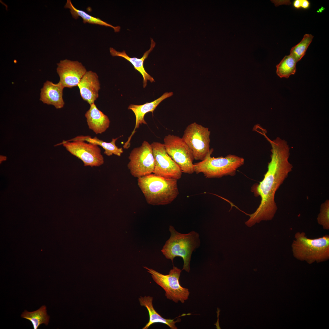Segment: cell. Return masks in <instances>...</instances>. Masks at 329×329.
<instances>
[{
    "label": "cell",
    "instance_id": "obj_19",
    "mask_svg": "<svg viewBox=\"0 0 329 329\" xmlns=\"http://www.w3.org/2000/svg\"><path fill=\"white\" fill-rule=\"evenodd\" d=\"M65 8L70 9L72 16L74 19H77L79 18V16L80 17L83 19V22L84 23H88L93 24L110 27L112 28L115 32H119L120 31V26L114 27L102 20L99 18L93 17L83 10L77 9L74 6L70 0H67L65 6Z\"/></svg>",
    "mask_w": 329,
    "mask_h": 329
},
{
    "label": "cell",
    "instance_id": "obj_22",
    "mask_svg": "<svg viewBox=\"0 0 329 329\" xmlns=\"http://www.w3.org/2000/svg\"><path fill=\"white\" fill-rule=\"evenodd\" d=\"M297 62L290 55L285 56L276 65V73L280 78H288L296 71Z\"/></svg>",
    "mask_w": 329,
    "mask_h": 329
},
{
    "label": "cell",
    "instance_id": "obj_23",
    "mask_svg": "<svg viewBox=\"0 0 329 329\" xmlns=\"http://www.w3.org/2000/svg\"><path fill=\"white\" fill-rule=\"evenodd\" d=\"M313 37V36L311 34H305L301 41L291 48L290 55L297 62L304 55Z\"/></svg>",
    "mask_w": 329,
    "mask_h": 329
},
{
    "label": "cell",
    "instance_id": "obj_20",
    "mask_svg": "<svg viewBox=\"0 0 329 329\" xmlns=\"http://www.w3.org/2000/svg\"><path fill=\"white\" fill-rule=\"evenodd\" d=\"M120 137L113 138L110 142H107L98 139L97 137L93 138L90 136H78L69 140H79L86 141L87 142L92 143L101 147L104 150V154L108 156H111L114 154L118 156H120L123 153L122 148H119L115 145V142Z\"/></svg>",
    "mask_w": 329,
    "mask_h": 329
},
{
    "label": "cell",
    "instance_id": "obj_4",
    "mask_svg": "<svg viewBox=\"0 0 329 329\" xmlns=\"http://www.w3.org/2000/svg\"><path fill=\"white\" fill-rule=\"evenodd\" d=\"M291 245L294 256L309 263L319 262L329 258V235L316 239L308 238L304 232H297Z\"/></svg>",
    "mask_w": 329,
    "mask_h": 329
},
{
    "label": "cell",
    "instance_id": "obj_9",
    "mask_svg": "<svg viewBox=\"0 0 329 329\" xmlns=\"http://www.w3.org/2000/svg\"><path fill=\"white\" fill-rule=\"evenodd\" d=\"M127 167L131 175L138 178L153 173L155 161L151 144L144 141L130 152Z\"/></svg>",
    "mask_w": 329,
    "mask_h": 329
},
{
    "label": "cell",
    "instance_id": "obj_8",
    "mask_svg": "<svg viewBox=\"0 0 329 329\" xmlns=\"http://www.w3.org/2000/svg\"><path fill=\"white\" fill-rule=\"evenodd\" d=\"M164 142L168 154L179 166L182 172L193 174L194 172L193 154L182 138L169 134L164 137Z\"/></svg>",
    "mask_w": 329,
    "mask_h": 329
},
{
    "label": "cell",
    "instance_id": "obj_13",
    "mask_svg": "<svg viewBox=\"0 0 329 329\" xmlns=\"http://www.w3.org/2000/svg\"><path fill=\"white\" fill-rule=\"evenodd\" d=\"M83 100L90 105L94 103L99 96L100 83L97 74L91 71H87L78 86Z\"/></svg>",
    "mask_w": 329,
    "mask_h": 329
},
{
    "label": "cell",
    "instance_id": "obj_1",
    "mask_svg": "<svg viewBox=\"0 0 329 329\" xmlns=\"http://www.w3.org/2000/svg\"><path fill=\"white\" fill-rule=\"evenodd\" d=\"M266 138L271 147V160L263 180L251 189L255 196H260L261 200L256 211L248 214L250 218L245 224L249 227L261 221L273 218L277 210L275 193L293 168L288 161L289 148L287 142L279 137L273 140L267 136Z\"/></svg>",
    "mask_w": 329,
    "mask_h": 329
},
{
    "label": "cell",
    "instance_id": "obj_15",
    "mask_svg": "<svg viewBox=\"0 0 329 329\" xmlns=\"http://www.w3.org/2000/svg\"><path fill=\"white\" fill-rule=\"evenodd\" d=\"M173 95L172 92H167L164 93L161 96L154 101L150 102H147L141 105L130 104L128 107V109L131 110L134 113L136 117V123L134 129L131 135L126 142L124 147H127L129 144L130 138L133 135L136 129L139 128L140 125L142 124H147L144 120L145 115L147 113L153 111L159 104L165 99L170 97Z\"/></svg>",
    "mask_w": 329,
    "mask_h": 329
},
{
    "label": "cell",
    "instance_id": "obj_21",
    "mask_svg": "<svg viewBox=\"0 0 329 329\" xmlns=\"http://www.w3.org/2000/svg\"><path fill=\"white\" fill-rule=\"evenodd\" d=\"M21 317L30 320L34 329L38 328L41 324L48 325L50 317L47 314L46 307L42 306L37 310L31 312L25 310L21 315Z\"/></svg>",
    "mask_w": 329,
    "mask_h": 329
},
{
    "label": "cell",
    "instance_id": "obj_17",
    "mask_svg": "<svg viewBox=\"0 0 329 329\" xmlns=\"http://www.w3.org/2000/svg\"><path fill=\"white\" fill-rule=\"evenodd\" d=\"M85 116L89 129L97 134L104 132L109 126L108 117L98 109L94 103L90 105Z\"/></svg>",
    "mask_w": 329,
    "mask_h": 329
},
{
    "label": "cell",
    "instance_id": "obj_18",
    "mask_svg": "<svg viewBox=\"0 0 329 329\" xmlns=\"http://www.w3.org/2000/svg\"><path fill=\"white\" fill-rule=\"evenodd\" d=\"M153 298L150 296H140L139 298L140 304L141 306L145 307L149 313V320L148 322L143 327V329H147L152 324L154 323H161L166 324L172 329H177L175 324L181 321V319L178 318L176 320L174 319H166L163 317L155 310L153 304Z\"/></svg>",
    "mask_w": 329,
    "mask_h": 329
},
{
    "label": "cell",
    "instance_id": "obj_14",
    "mask_svg": "<svg viewBox=\"0 0 329 329\" xmlns=\"http://www.w3.org/2000/svg\"><path fill=\"white\" fill-rule=\"evenodd\" d=\"M64 88L59 82L54 83L47 80L41 89L40 100L44 104L53 105L57 109L63 108L65 104L63 98Z\"/></svg>",
    "mask_w": 329,
    "mask_h": 329
},
{
    "label": "cell",
    "instance_id": "obj_10",
    "mask_svg": "<svg viewBox=\"0 0 329 329\" xmlns=\"http://www.w3.org/2000/svg\"><path fill=\"white\" fill-rule=\"evenodd\" d=\"M62 144L71 154L80 159L85 166H99L104 158L98 145L79 140L63 141L55 146Z\"/></svg>",
    "mask_w": 329,
    "mask_h": 329
},
{
    "label": "cell",
    "instance_id": "obj_12",
    "mask_svg": "<svg viewBox=\"0 0 329 329\" xmlns=\"http://www.w3.org/2000/svg\"><path fill=\"white\" fill-rule=\"evenodd\" d=\"M57 65V72L60 78L59 82L64 88L78 86L87 71L82 63L77 61L65 59L61 60Z\"/></svg>",
    "mask_w": 329,
    "mask_h": 329
},
{
    "label": "cell",
    "instance_id": "obj_2",
    "mask_svg": "<svg viewBox=\"0 0 329 329\" xmlns=\"http://www.w3.org/2000/svg\"><path fill=\"white\" fill-rule=\"evenodd\" d=\"M177 180L151 173L138 178L137 183L148 204L162 205L171 203L178 196Z\"/></svg>",
    "mask_w": 329,
    "mask_h": 329
},
{
    "label": "cell",
    "instance_id": "obj_24",
    "mask_svg": "<svg viewBox=\"0 0 329 329\" xmlns=\"http://www.w3.org/2000/svg\"><path fill=\"white\" fill-rule=\"evenodd\" d=\"M318 224L324 229H329V200H327L320 206V212L317 218Z\"/></svg>",
    "mask_w": 329,
    "mask_h": 329
},
{
    "label": "cell",
    "instance_id": "obj_11",
    "mask_svg": "<svg viewBox=\"0 0 329 329\" xmlns=\"http://www.w3.org/2000/svg\"><path fill=\"white\" fill-rule=\"evenodd\" d=\"M151 145L155 161L153 173L166 178L180 179L182 170L168 154L164 143L154 142Z\"/></svg>",
    "mask_w": 329,
    "mask_h": 329
},
{
    "label": "cell",
    "instance_id": "obj_16",
    "mask_svg": "<svg viewBox=\"0 0 329 329\" xmlns=\"http://www.w3.org/2000/svg\"><path fill=\"white\" fill-rule=\"evenodd\" d=\"M150 40L151 44L150 49L144 53L142 57L140 58L129 57L124 50L120 52L117 51L112 48H109L110 53L111 56H119L124 58L130 62L133 65L135 69L141 73L143 78V88L146 86L148 80H149L151 83L155 82L154 78L145 71L143 66L145 60L147 58L149 53L153 50L155 45L156 43L153 39L151 38Z\"/></svg>",
    "mask_w": 329,
    "mask_h": 329
},
{
    "label": "cell",
    "instance_id": "obj_25",
    "mask_svg": "<svg viewBox=\"0 0 329 329\" xmlns=\"http://www.w3.org/2000/svg\"><path fill=\"white\" fill-rule=\"evenodd\" d=\"M309 2L307 0H296L293 3L294 6L296 8L302 7L307 9L309 7Z\"/></svg>",
    "mask_w": 329,
    "mask_h": 329
},
{
    "label": "cell",
    "instance_id": "obj_3",
    "mask_svg": "<svg viewBox=\"0 0 329 329\" xmlns=\"http://www.w3.org/2000/svg\"><path fill=\"white\" fill-rule=\"evenodd\" d=\"M169 230L170 237L166 241L161 252L167 259L171 260L172 263L175 257H181L184 262L182 270L189 272L192 253L200 245L199 235L194 231L186 234L180 233L172 225L170 226Z\"/></svg>",
    "mask_w": 329,
    "mask_h": 329
},
{
    "label": "cell",
    "instance_id": "obj_5",
    "mask_svg": "<svg viewBox=\"0 0 329 329\" xmlns=\"http://www.w3.org/2000/svg\"><path fill=\"white\" fill-rule=\"evenodd\" d=\"M214 149L211 148L205 158L194 164L196 174L202 173L207 178H219L235 175L237 169L244 163L243 158L229 154L225 157H211Z\"/></svg>",
    "mask_w": 329,
    "mask_h": 329
},
{
    "label": "cell",
    "instance_id": "obj_7",
    "mask_svg": "<svg viewBox=\"0 0 329 329\" xmlns=\"http://www.w3.org/2000/svg\"><path fill=\"white\" fill-rule=\"evenodd\" d=\"M210 131L196 122L188 125L182 137L192 151L196 160H203L209 152Z\"/></svg>",
    "mask_w": 329,
    "mask_h": 329
},
{
    "label": "cell",
    "instance_id": "obj_6",
    "mask_svg": "<svg viewBox=\"0 0 329 329\" xmlns=\"http://www.w3.org/2000/svg\"><path fill=\"white\" fill-rule=\"evenodd\" d=\"M143 267L151 274L154 282L164 290L167 299L176 303L179 302L183 303L188 299L190 294L189 289L182 287L179 283L181 269L173 266L168 274L164 275L152 269Z\"/></svg>",
    "mask_w": 329,
    "mask_h": 329
}]
</instances>
